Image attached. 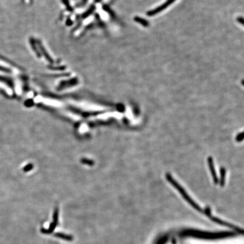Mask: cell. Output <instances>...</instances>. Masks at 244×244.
Listing matches in <instances>:
<instances>
[{"instance_id": "obj_1", "label": "cell", "mask_w": 244, "mask_h": 244, "mask_svg": "<svg viewBox=\"0 0 244 244\" xmlns=\"http://www.w3.org/2000/svg\"><path fill=\"white\" fill-rule=\"evenodd\" d=\"M184 235L191 236L195 238L202 239H216V238H225L236 236V233L232 232H223L219 233L202 232L198 231H188L183 233Z\"/></svg>"}, {"instance_id": "obj_2", "label": "cell", "mask_w": 244, "mask_h": 244, "mask_svg": "<svg viewBox=\"0 0 244 244\" xmlns=\"http://www.w3.org/2000/svg\"><path fill=\"white\" fill-rule=\"evenodd\" d=\"M166 177L167 179V180H168V182L171 184V185H172V186L177 189V191L181 194V195H182L183 198L189 203V204L194 208H195L196 210L203 213V211L202 210L201 208L197 204V203L195 201H194L192 198L188 195V194L187 193V192L183 189V187L177 183V182L171 176V175L169 174H166Z\"/></svg>"}, {"instance_id": "obj_3", "label": "cell", "mask_w": 244, "mask_h": 244, "mask_svg": "<svg viewBox=\"0 0 244 244\" xmlns=\"http://www.w3.org/2000/svg\"><path fill=\"white\" fill-rule=\"evenodd\" d=\"M69 102L75 107L87 111H102L105 109V107L102 106L94 104H89L87 102H77L75 101H70Z\"/></svg>"}, {"instance_id": "obj_4", "label": "cell", "mask_w": 244, "mask_h": 244, "mask_svg": "<svg viewBox=\"0 0 244 244\" xmlns=\"http://www.w3.org/2000/svg\"><path fill=\"white\" fill-rule=\"evenodd\" d=\"M209 218H210L213 221L216 223H218V224H219L223 225V226L229 227V228H232L233 229L235 230V231L238 232V233H241V234H242V235H243V233H244V231H243V229H241V228H238L237 227H236V226L233 225L232 224H230V223H227V222H226V221H223V220H222L220 219L219 218H216V217H215V216H212V215H211Z\"/></svg>"}, {"instance_id": "obj_5", "label": "cell", "mask_w": 244, "mask_h": 244, "mask_svg": "<svg viewBox=\"0 0 244 244\" xmlns=\"http://www.w3.org/2000/svg\"><path fill=\"white\" fill-rule=\"evenodd\" d=\"M35 99H36L35 101L36 102H43L44 104H46V105L52 106H54V107H61L63 105L60 101H58L57 100L49 99L44 98L41 97H38Z\"/></svg>"}, {"instance_id": "obj_6", "label": "cell", "mask_w": 244, "mask_h": 244, "mask_svg": "<svg viewBox=\"0 0 244 244\" xmlns=\"http://www.w3.org/2000/svg\"><path fill=\"white\" fill-rule=\"evenodd\" d=\"M208 167H209L210 171V173H211L212 177L213 179V183H215V184H216L219 182V179L218 178L216 171H215V166H214V164H213V159L212 157H210L208 158Z\"/></svg>"}, {"instance_id": "obj_7", "label": "cell", "mask_w": 244, "mask_h": 244, "mask_svg": "<svg viewBox=\"0 0 244 244\" xmlns=\"http://www.w3.org/2000/svg\"><path fill=\"white\" fill-rule=\"evenodd\" d=\"M226 169L224 167H221L220 170V185L221 187H224L225 184V179H226Z\"/></svg>"}, {"instance_id": "obj_8", "label": "cell", "mask_w": 244, "mask_h": 244, "mask_svg": "<svg viewBox=\"0 0 244 244\" xmlns=\"http://www.w3.org/2000/svg\"><path fill=\"white\" fill-rule=\"evenodd\" d=\"M54 236L57 237L62 238L63 240L68 241H71L73 240V237L72 236L67 235L64 234V233H57L54 235Z\"/></svg>"}, {"instance_id": "obj_9", "label": "cell", "mask_w": 244, "mask_h": 244, "mask_svg": "<svg viewBox=\"0 0 244 244\" xmlns=\"http://www.w3.org/2000/svg\"><path fill=\"white\" fill-rule=\"evenodd\" d=\"M64 114H65L67 116H69L70 118H72L73 120H76V121H79L81 119V117L79 116L78 115H76L75 114H73L72 113L68 112V111H64L63 112Z\"/></svg>"}, {"instance_id": "obj_10", "label": "cell", "mask_w": 244, "mask_h": 244, "mask_svg": "<svg viewBox=\"0 0 244 244\" xmlns=\"http://www.w3.org/2000/svg\"><path fill=\"white\" fill-rule=\"evenodd\" d=\"M0 87L1 88H4V89H5V90H6V91L9 93V94H12V89L10 88H9L7 85H6L5 84H4V83H2V82H1L0 81Z\"/></svg>"}, {"instance_id": "obj_11", "label": "cell", "mask_w": 244, "mask_h": 244, "mask_svg": "<svg viewBox=\"0 0 244 244\" xmlns=\"http://www.w3.org/2000/svg\"><path fill=\"white\" fill-rule=\"evenodd\" d=\"M244 139V136H243V132H241L240 134H237V136H236V141L237 142H241Z\"/></svg>"}, {"instance_id": "obj_12", "label": "cell", "mask_w": 244, "mask_h": 244, "mask_svg": "<svg viewBox=\"0 0 244 244\" xmlns=\"http://www.w3.org/2000/svg\"><path fill=\"white\" fill-rule=\"evenodd\" d=\"M172 244H176V241H175V240H174L172 241Z\"/></svg>"}]
</instances>
